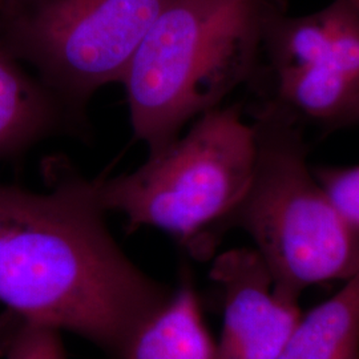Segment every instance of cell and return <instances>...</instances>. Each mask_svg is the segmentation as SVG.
Listing matches in <instances>:
<instances>
[{
    "label": "cell",
    "mask_w": 359,
    "mask_h": 359,
    "mask_svg": "<svg viewBox=\"0 0 359 359\" xmlns=\"http://www.w3.org/2000/svg\"><path fill=\"white\" fill-rule=\"evenodd\" d=\"M165 0H3L0 35L75 115L121 83Z\"/></svg>",
    "instance_id": "5"
},
{
    "label": "cell",
    "mask_w": 359,
    "mask_h": 359,
    "mask_svg": "<svg viewBox=\"0 0 359 359\" xmlns=\"http://www.w3.org/2000/svg\"><path fill=\"white\" fill-rule=\"evenodd\" d=\"M353 124H359V97L354 105L348 109L346 115L342 117V120L338 123L335 129L345 128V127H350Z\"/></svg>",
    "instance_id": "13"
},
{
    "label": "cell",
    "mask_w": 359,
    "mask_h": 359,
    "mask_svg": "<svg viewBox=\"0 0 359 359\" xmlns=\"http://www.w3.org/2000/svg\"><path fill=\"white\" fill-rule=\"evenodd\" d=\"M271 96L297 120L335 129L359 97V10L334 0L317 13L287 16L271 8L262 34Z\"/></svg>",
    "instance_id": "6"
},
{
    "label": "cell",
    "mask_w": 359,
    "mask_h": 359,
    "mask_svg": "<svg viewBox=\"0 0 359 359\" xmlns=\"http://www.w3.org/2000/svg\"><path fill=\"white\" fill-rule=\"evenodd\" d=\"M43 176L46 192L4 184L0 302L121 359L175 290L144 273L116 243L97 179L65 156L47 158Z\"/></svg>",
    "instance_id": "1"
},
{
    "label": "cell",
    "mask_w": 359,
    "mask_h": 359,
    "mask_svg": "<svg viewBox=\"0 0 359 359\" xmlns=\"http://www.w3.org/2000/svg\"><path fill=\"white\" fill-rule=\"evenodd\" d=\"M121 359H218L217 344L187 277L167 306L136 334Z\"/></svg>",
    "instance_id": "9"
},
{
    "label": "cell",
    "mask_w": 359,
    "mask_h": 359,
    "mask_svg": "<svg viewBox=\"0 0 359 359\" xmlns=\"http://www.w3.org/2000/svg\"><path fill=\"white\" fill-rule=\"evenodd\" d=\"M276 359H359V274L302 316Z\"/></svg>",
    "instance_id": "10"
},
{
    "label": "cell",
    "mask_w": 359,
    "mask_h": 359,
    "mask_svg": "<svg viewBox=\"0 0 359 359\" xmlns=\"http://www.w3.org/2000/svg\"><path fill=\"white\" fill-rule=\"evenodd\" d=\"M4 231V184H0V238Z\"/></svg>",
    "instance_id": "14"
},
{
    "label": "cell",
    "mask_w": 359,
    "mask_h": 359,
    "mask_svg": "<svg viewBox=\"0 0 359 359\" xmlns=\"http://www.w3.org/2000/svg\"><path fill=\"white\" fill-rule=\"evenodd\" d=\"M347 1H350L354 7H357L359 10V0H347Z\"/></svg>",
    "instance_id": "15"
},
{
    "label": "cell",
    "mask_w": 359,
    "mask_h": 359,
    "mask_svg": "<svg viewBox=\"0 0 359 359\" xmlns=\"http://www.w3.org/2000/svg\"><path fill=\"white\" fill-rule=\"evenodd\" d=\"M271 0H165L121 84L148 154L253 80Z\"/></svg>",
    "instance_id": "2"
},
{
    "label": "cell",
    "mask_w": 359,
    "mask_h": 359,
    "mask_svg": "<svg viewBox=\"0 0 359 359\" xmlns=\"http://www.w3.org/2000/svg\"><path fill=\"white\" fill-rule=\"evenodd\" d=\"M255 165L252 123L241 107L219 105L135 170L97 177V193L107 212L127 218L129 231H167L193 257L206 259L244 200Z\"/></svg>",
    "instance_id": "4"
},
{
    "label": "cell",
    "mask_w": 359,
    "mask_h": 359,
    "mask_svg": "<svg viewBox=\"0 0 359 359\" xmlns=\"http://www.w3.org/2000/svg\"><path fill=\"white\" fill-rule=\"evenodd\" d=\"M299 123L271 104L257 108L253 179L226 225L252 238L276 287L295 298L359 274V226L314 175Z\"/></svg>",
    "instance_id": "3"
},
{
    "label": "cell",
    "mask_w": 359,
    "mask_h": 359,
    "mask_svg": "<svg viewBox=\"0 0 359 359\" xmlns=\"http://www.w3.org/2000/svg\"><path fill=\"white\" fill-rule=\"evenodd\" d=\"M1 6H3V0H0V7H1Z\"/></svg>",
    "instance_id": "16"
},
{
    "label": "cell",
    "mask_w": 359,
    "mask_h": 359,
    "mask_svg": "<svg viewBox=\"0 0 359 359\" xmlns=\"http://www.w3.org/2000/svg\"><path fill=\"white\" fill-rule=\"evenodd\" d=\"M210 278L222 290L218 359H276L302 318L298 299L278 290L253 248L216 257Z\"/></svg>",
    "instance_id": "7"
},
{
    "label": "cell",
    "mask_w": 359,
    "mask_h": 359,
    "mask_svg": "<svg viewBox=\"0 0 359 359\" xmlns=\"http://www.w3.org/2000/svg\"><path fill=\"white\" fill-rule=\"evenodd\" d=\"M0 357L65 359L60 332L6 310V316L0 318Z\"/></svg>",
    "instance_id": "11"
},
{
    "label": "cell",
    "mask_w": 359,
    "mask_h": 359,
    "mask_svg": "<svg viewBox=\"0 0 359 359\" xmlns=\"http://www.w3.org/2000/svg\"><path fill=\"white\" fill-rule=\"evenodd\" d=\"M90 135V121L68 109L0 35V160L16 158L53 137Z\"/></svg>",
    "instance_id": "8"
},
{
    "label": "cell",
    "mask_w": 359,
    "mask_h": 359,
    "mask_svg": "<svg viewBox=\"0 0 359 359\" xmlns=\"http://www.w3.org/2000/svg\"><path fill=\"white\" fill-rule=\"evenodd\" d=\"M313 170L335 205L359 226V165L313 167Z\"/></svg>",
    "instance_id": "12"
}]
</instances>
